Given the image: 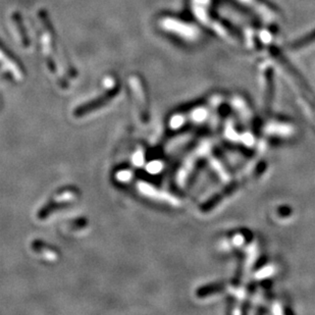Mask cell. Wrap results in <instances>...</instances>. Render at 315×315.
<instances>
[{
	"label": "cell",
	"mask_w": 315,
	"mask_h": 315,
	"mask_svg": "<svg viewBox=\"0 0 315 315\" xmlns=\"http://www.w3.org/2000/svg\"><path fill=\"white\" fill-rule=\"evenodd\" d=\"M314 40H315V32L314 33H312V34H311V35L309 36V39H307V42H308V41H309V42H310V41H314Z\"/></svg>",
	"instance_id": "cell-4"
},
{
	"label": "cell",
	"mask_w": 315,
	"mask_h": 315,
	"mask_svg": "<svg viewBox=\"0 0 315 315\" xmlns=\"http://www.w3.org/2000/svg\"><path fill=\"white\" fill-rule=\"evenodd\" d=\"M11 22H12L13 27L15 28L16 35L19 37V40H20L21 44L25 48H28L30 46V40H29L28 33L26 31V27L24 25V21H23L22 15L19 12H13L12 16H11Z\"/></svg>",
	"instance_id": "cell-3"
},
{
	"label": "cell",
	"mask_w": 315,
	"mask_h": 315,
	"mask_svg": "<svg viewBox=\"0 0 315 315\" xmlns=\"http://www.w3.org/2000/svg\"><path fill=\"white\" fill-rule=\"evenodd\" d=\"M38 19L40 20L41 25V48L42 52L45 57V61L47 63L48 68L50 72L56 73L57 65H56V38L55 32L53 30L52 24L49 20L48 14L41 10L38 12Z\"/></svg>",
	"instance_id": "cell-1"
},
{
	"label": "cell",
	"mask_w": 315,
	"mask_h": 315,
	"mask_svg": "<svg viewBox=\"0 0 315 315\" xmlns=\"http://www.w3.org/2000/svg\"><path fill=\"white\" fill-rule=\"evenodd\" d=\"M0 64L13 77L18 79H22L24 77V68L15 59V57H13L11 53L8 52L2 44H0Z\"/></svg>",
	"instance_id": "cell-2"
}]
</instances>
